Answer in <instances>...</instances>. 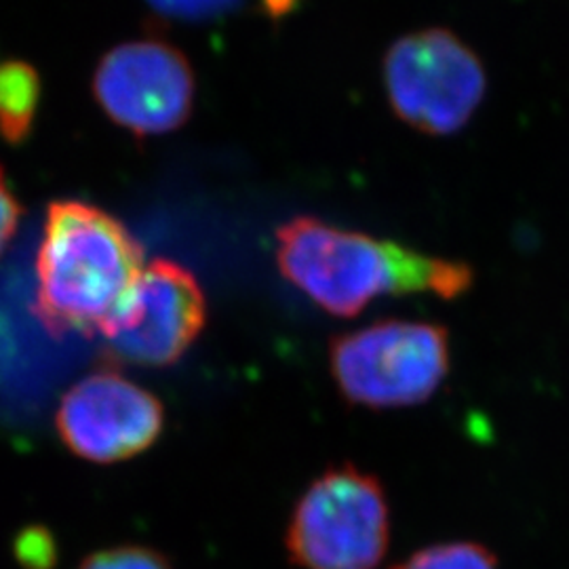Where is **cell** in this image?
Returning <instances> with one entry per match:
<instances>
[{
	"instance_id": "cell-11",
	"label": "cell",
	"mask_w": 569,
	"mask_h": 569,
	"mask_svg": "<svg viewBox=\"0 0 569 569\" xmlns=\"http://www.w3.org/2000/svg\"><path fill=\"white\" fill-rule=\"evenodd\" d=\"M164 20L211 21L234 11L243 0H146Z\"/></svg>"
},
{
	"instance_id": "cell-4",
	"label": "cell",
	"mask_w": 569,
	"mask_h": 569,
	"mask_svg": "<svg viewBox=\"0 0 569 569\" xmlns=\"http://www.w3.org/2000/svg\"><path fill=\"white\" fill-rule=\"evenodd\" d=\"M388 542L385 489L350 465L327 470L306 489L287 529V550L305 569H373Z\"/></svg>"
},
{
	"instance_id": "cell-5",
	"label": "cell",
	"mask_w": 569,
	"mask_h": 569,
	"mask_svg": "<svg viewBox=\"0 0 569 569\" xmlns=\"http://www.w3.org/2000/svg\"><path fill=\"white\" fill-rule=\"evenodd\" d=\"M385 87L401 121L427 136H451L479 110L488 77L467 42L443 28H428L388 49Z\"/></svg>"
},
{
	"instance_id": "cell-12",
	"label": "cell",
	"mask_w": 569,
	"mask_h": 569,
	"mask_svg": "<svg viewBox=\"0 0 569 569\" xmlns=\"http://www.w3.org/2000/svg\"><path fill=\"white\" fill-rule=\"evenodd\" d=\"M79 569H171V566L157 550L119 547L87 557Z\"/></svg>"
},
{
	"instance_id": "cell-14",
	"label": "cell",
	"mask_w": 569,
	"mask_h": 569,
	"mask_svg": "<svg viewBox=\"0 0 569 569\" xmlns=\"http://www.w3.org/2000/svg\"><path fill=\"white\" fill-rule=\"evenodd\" d=\"M20 550H23L21 559L30 561V568H37V563L41 568H47V563L53 559L51 557V545H47L44 533H41L39 540L34 538V533H28V542H21Z\"/></svg>"
},
{
	"instance_id": "cell-1",
	"label": "cell",
	"mask_w": 569,
	"mask_h": 569,
	"mask_svg": "<svg viewBox=\"0 0 569 569\" xmlns=\"http://www.w3.org/2000/svg\"><path fill=\"white\" fill-rule=\"evenodd\" d=\"M277 262L289 283L336 317H357L382 296L435 293L453 300L472 284L470 266L348 232L317 218L277 230Z\"/></svg>"
},
{
	"instance_id": "cell-8",
	"label": "cell",
	"mask_w": 569,
	"mask_h": 569,
	"mask_svg": "<svg viewBox=\"0 0 569 569\" xmlns=\"http://www.w3.org/2000/svg\"><path fill=\"white\" fill-rule=\"evenodd\" d=\"M161 401L117 371L82 378L61 399L56 425L61 441L89 462H121L150 448L161 430Z\"/></svg>"
},
{
	"instance_id": "cell-2",
	"label": "cell",
	"mask_w": 569,
	"mask_h": 569,
	"mask_svg": "<svg viewBox=\"0 0 569 569\" xmlns=\"http://www.w3.org/2000/svg\"><path fill=\"white\" fill-rule=\"evenodd\" d=\"M143 266L142 244L121 220L82 201H56L37 256L34 315L56 338L100 333Z\"/></svg>"
},
{
	"instance_id": "cell-3",
	"label": "cell",
	"mask_w": 569,
	"mask_h": 569,
	"mask_svg": "<svg viewBox=\"0 0 569 569\" xmlns=\"http://www.w3.org/2000/svg\"><path fill=\"white\" fill-rule=\"evenodd\" d=\"M331 371L352 406H420L448 378V329L418 321H382L350 331L331 345Z\"/></svg>"
},
{
	"instance_id": "cell-10",
	"label": "cell",
	"mask_w": 569,
	"mask_h": 569,
	"mask_svg": "<svg viewBox=\"0 0 569 569\" xmlns=\"http://www.w3.org/2000/svg\"><path fill=\"white\" fill-rule=\"evenodd\" d=\"M392 569H496V557L477 542H448L418 550Z\"/></svg>"
},
{
	"instance_id": "cell-6",
	"label": "cell",
	"mask_w": 569,
	"mask_h": 569,
	"mask_svg": "<svg viewBox=\"0 0 569 569\" xmlns=\"http://www.w3.org/2000/svg\"><path fill=\"white\" fill-rule=\"evenodd\" d=\"M207 319L194 274L169 260L143 266L102 327L103 352L119 363L173 366L194 345Z\"/></svg>"
},
{
	"instance_id": "cell-9",
	"label": "cell",
	"mask_w": 569,
	"mask_h": 569,
	"mask_svg": "<svg viewBox=\"0 0 569 569\" xmlns=\"http://www.w3.org/2000/svg\"><path fill=\"white\" fill-rule=\"evenodd\" d=\"M41 103V79L26 61L0 63V138L4 142L28 140Z\"/></svg>"
},
{
	"instance_id": "cell-13",
	"label": "cell",
	"mask_w": 569,
	"mask_h": 569,
	"mask_svg": "<svg viewBox=\"0 0 569 569\" xmlns=\"http://www.w3.org/2000/svg\"><path fill=\"white\" fill-rule=\"evenodd\" d=\"M21 204L18 203L16 194L11 192L4 171L0 169V256L7 249V244L11 243L18 224H20Z\"/></svg>"
},
{
	"instance_id": "cell-7",
	"label": "cell",
	"mask_w": 569,
	"mask_h": 569,
	"mask_svg": "<svg viewBox=\"0 0 569 569\" xmlns=\"http://www.w3.org/2000/svg\"><path fill=\"white\" fill-rule=\"evenodd\" d=\"M93 96L110 121L136 136L180 129L194 106V72L180 49L142 39L110 49L93 74Z\"/></svg>"
}]
</instances>
